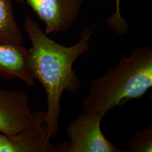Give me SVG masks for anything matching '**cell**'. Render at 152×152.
<instances>
[{
    "label": "cell",
    "mask_w": 152,
    "mask_h": 152,
    "mask_svg": "<svg viewBox=\"0 0 152 152\" xmlns=\"http://www.w3.org/2000/svg\"><path fill=\"white\" fill-rule=\"evenodd\" d=\"M44 111L32 112L26 92L0 88V132L13 135L45 124Z\"/></svg>",
    "instance_id": "4"
},
{
    "label": "cell",
    "mask_w": 152,
    "mask_h": 152,
    "mask_svg": "<svg viewBox=\"0 0 152 152\" xmlns=\"http://www.w3.org/2000/svg\"><path fill=\"white\" fill-rule=\"evenodd\" d=\"M0 152H55L46 124L13 135L0 132Z\"/></svg>",
    "instance_id": "6"
},
{
    "label": "cell",
    "mask_w": 152,
    "mask_h": 152,
    "mask_svg": "<svg viewBox=\"0 0 152 152\" xmlns=\"http://www.w3.org/2000/svg\"><path fill=\"white\" fill-rule=\"evenodd\" d=\"M29 50L22 45L0 44V77L17 78L29 87L34 80L28 65Z\"/></svg>",
    "instance_id": "7"
},
{
    "label": "cell",
    "mask_w": 152,
    "mask_h": 152,
    "mask_svg": "<svg viewBox=\"0 0 152 152\" xmlns=\"http://www.w3.org/2000/svg\"><path fill=\"white\" fill-rule=\"evenodd\" d=\"M115 4L116 9L114 14L108 18L106 22L114 32L120 35H124L128 30L127 23L121 14L120 0H115Z\"/></svg>",
    "instance_id": "10"
},
{
    "label": "cell",
    "mask_w": 152,
    "mask_h": 152,
    "mask_svg": "<svg viewBox=\"0 0 152 152\" xmlns=\"http://www.w3.org/2000/svg\"><path fill=\"white\" fill-rule=\"evenodd\" d=\"M152 87V47L139 46L103 76L93 78L81 105L85 113L103 117L109 110L141 98Z\"/></svg>",
    "instance_id": "2"
},
{
    "label": "cell",
    "mask_w": 152,
    "mask_h": 152,
    "mask_svg": "<svg viewBox=\"0 0 152 152\" xmlns=\"http://www.w3.org/2000/svg\"><path fill=\"white\" fill-rule=\"evenodd\" d=\"M23 35L17 24L12 0H0V44L22 45Z\"/></svg>",
    "instance_id": "8"
},
{
    "label": "cell",
    "mask_w": 152,
    "mask_h": 152,
    "mask_svg": "<svg viewBox=\"0 0 152 152\" xmlns=\"http://www.w3.org/2000/svg\"><path fill=\"white\" fill-rule=\"evenodd\" d=\"M102 118L96 114H79L66 127L69 140L55 145V152H123L104 136Z\"/></svg>",
    "instance_id": "3"
},
{
    "label": "cell",
    "mask_w": 152,
    "mask_h": 152,
    "mask_svg": "<svg viewBox=\"0 0 152 152\" xmlns=\"http://www.w3.org/2000/svg\"><path fill=\"white\" fill-rule=\"evenodd\" d=\"M124 152H152V126L139 131L132 136L129 141L128 147Z\"/></svg>",
    "instance_id": "9"
},
{
    "label": "cell",
    "mask_w": 152,
    "mask_h": 152,
    "mask_svg": "<svg viewBox=\"0 0 152 152\" xmlns=\"http://www.w3.org/2000/svg\"><path fill=\"white\" fill-rule=\"evenodd\" d=\"M24 27L32 44L29 50L28 65L34 80L43 86L47 96L45 124L50 139L56 136L61 108L60 99L64 91L74 94L81 82L73 65L78 57L90 49V39L96 26L86 28L80 40L69 47L50 39L31 17L27 14Z\"/></svg>",
    "instance_id": "1"
},
{
    "label": "cell",
    "mask_w": 152,
    "mask_h": 152,
    "mask_svg": "<svg viewBox=\"0 0 152 152\" xmlns=\"http://www.w3.org/2000/svg\"><path fill=\"white\" fill-rule=\"evenodd\" d=\"M26 3L44 22L45 34L65 33L78 18L84 0H16Z\"/></svg>",
    "instance_id": "5"
}]
</instances>
